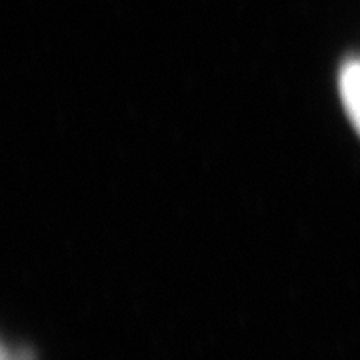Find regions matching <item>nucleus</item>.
Segmentation results:
<instances>
[{
  "label": "nucleus",
  "instance_id": "obj_1",
  "mask_svg": "<svg viewBox=\"0 0 360 360\" xmlns=\"http://www.w3.org/2000/svg\"><path fill=\"white\" fill-rule=\"evenodd\" d=\"M340 92L350 112V118L360 130V60H352L342 68Z\"/></svg>",
  "mask_w": 360,
  "mask_h": 360
}]
</instances>
